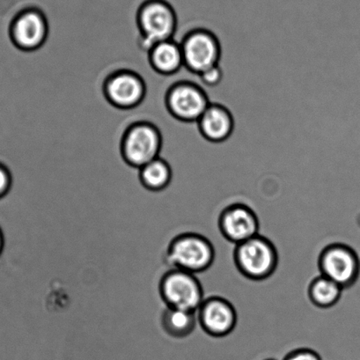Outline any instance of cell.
<instances>
[{
    "mask_svg": "<svg viewBox=\"0 0 360 360\" xmlns=\"http://www.w3.org/2000/svg\"><path fill=\"white\" fill-rule=\"evenodd\" d=\"M236 259L239 270L247 277L263 279L275 271L278 254L274 243L259 236L238 244Z\"/></svg>",
    "mask_w": 360,
    "mask_h": 360,
    "instance_id": "cell-6",
    "label": "cell"
},
{
    "mask_svg": "<svg viewBox=\"0 0 360 360\" xmlns=\"http://www.w3.org/2000/svg\"><path fill=\"white\" fill-rule=\"evenodd\" d=\"M342 292V286L323 275L314 279L309 289L311 300L321 307L334 306L340 299Z\"/></svg>",
    "mask_w": 360,
    "mask_h": 360,
    "instance_id": "cell-17",
    "label": "cell"
},
{
    "mask_svg": "<svg viewBox=\"0 0 360 360\" xmlns=\"http://www.w3.org/2000/svg\"><path fill=\"white\" fill-rule=\"evenodd\" d=\"M184 65L191 72L201 75L218 65L220 49L218 40L205 30H194L181 41Z\"/></svg>",
    "mask_w": 360,
    "mask_h": 360,
    "instance_id": "cell-9",
    "label": "cell"
},
{
    "mask_svg": "<svg viewBox=\"0 0 360 360\" xmlns=\"http://www.w3.org/2000/svg\"><path fill=\"white\" fill-rule=\"evenodd\" d=\"M5 247V237L4 233H3V231L1 227H0V256L3 253V250H4Z\"/></svg>",
    "mask_w": 360,
    "mask_h": 360,
    "instance_id": "cell-21",
    "label": "cell"
},
{
    "mask_svg": "<svg viewBox=\"0 0 360 360\" xmlns=\"http://www.w3.org/2000/svg\"><path fill=\"white\" fill-rule=\"evenodd\" d=\"M162 135L157 125L141 121L131 124L122 141V153L129 165L141 169L160 157Z\"/></svg>",
    "mask_w": 360,
    "mask_h": 360,
    "instance_id": "cell-4",
    "label": "cell"
},
{
    "mask_svg": "<svg viewBox=\"0 0 360 360\" xmlns=\"http://www.w3.org/2000/svg\"><path fill=\"white\" fill-rule=\"evenodd\" d=\"M198 313L202 328L217 337L230 333L236 326V310L231 303L219 297H205Z\"/></svg>",
    "mask_w": 360,
    "mask_h": 360,
    "instance_id": "cell-12",
    "label": "cell"
},
{
    "mask_svg": "<svg viewBox=\"0 0 360 360\" xmlns=\"http://www.w3.org/2000/svg\"><path fill=\"white\" fill-rule=\"evenodd\" d=\"M50 24L43 10L37 6H27L17 12L10 23V37L13 43L23 51L39 50L46 43Z\"/></svg>",
    "mask_w": 360,
    "mask_h": 360,
    "instance_id": "cell-5",
    "label": "cell"
},
{
    "mask_svg": "<svg viewBox=\"0 0 360 360\" xmlns=\"http://www.w3.org/2000/svg\"><path fill=\"white\" fill-rule=\"evenodd\" d=\"M166 104L174 117L184 122H198L210 106L204 91L192 82L174 84L167 91Z\"/></svg>",
    "mask_w": 360,
    "mask_h": 360,
    "instance_id": "cell-10",
    "label": "cell"
},
{
    "mask_svg": "<svg viewBox=\"0 0 360 360\" xmlns=\"http://www.w3.org/2000/svg\"><path fill=\"white\" fill-rule=\"evenodd\" d=\"M13 184L12 173L4 164L0 163V199L4 198L11 191Z\"/></svg>",
    "mask_w": 360,
    "mask_h": 360,
    "instance_id": "cell-18",
    "label": "cell"
},
{
    "mask_svg": "<svg viewBox=\"0 0 360 360\" xmlns=\"http://www.w3.org/2000/svg\"><path fill=\"white\" fill-rule=\"evenodd\" d=\"M198 124L205 138L213 142L225 141L229 137L233 127L232 115L229 111L217 104H210L199 119Z\"/></svg>",
    "mask_w": 360,
    "mask_h": 360,
    "instance_id": "cell-14",
    "label": "cell"
},
{
    "mask_svg": "<svg viewBox=\"0 0 360 360\" xmlns=\"http://www.w3.org/2000/svg\"><path fill=\"white\" fill-rule=\"evenodd\" d=\"M160 298L167 307L197 312L205 300L204 291L195 275L169 269L160 278Z\"/></svg>",
    "mask_w": 360,
    "mask_h": 360,
    "instance_id": "cell-3",
    "label": "cell"
},
{
    "mask_svg": "<svg viewBox=\"0 0 360 360\" xmlns=\"http://www.w3.org/2000/svg\"><path fill=\"white\" fill-rule=\"evenodd\" d=\"M285 360H321L320 356L309 349H300L290 355Z\"/></svg>",
    "mask_w": 360,
    "mask_h": 360,
    "instance_id": "cell-20",
    "label": "cell"
},
{
    "mask_svg": "<svg viewBox=\"0 0 360 360\" xmlns=\"http://www.w3.org/2000/svg\"><path fill=\"white\" fill-rule=\"evenodd\" d=\"M172 176L169 163L160 157L142 167L139 172L142 187L153 193L165 191L169 187Z\"/></svg>",
    "mask_w": 360,
    "mask_h": 360,
    "instance_id": "cell-16",
    "label": "cell"
},
{
    "mask_svg": "<svg viewBox=\"0 0 360 360\" xmlns=\"http://www.w3.org/2000/svg\"><path fill=\"white\" fill-rule=\"evenodd\" d=\"M139 44L146 52L162 41L173 39L176 33V8L167 0H145L137 9Z\"/></svg>",
    "mask_w": 360,
    "mask_h": 360,
    "instance_id": "cell-1",
    "label": "cell"
},
{
    "mask_svg": "<svg viewBox=\"0 0 360 360\" xmlns=\"http://www.w3.org/2000/svg\"><path fill=\"white\" fill-rule=\"evenodd\" d=\"M199 77H200L201 82L205 84V86H214L221 82L222 72L219 65H217L202 72L201 75H199Z\"/></svg>",
    "mask_w": 360,
    "mask_h": 360,
    "instance_id": "cell-19",
    "label": "cell"
},
{
    "mask_svg": "<svg viewBox=\"0 0 360 360\" xmlns=\"http://www.w3.org/2000/svg\"><path fill=\"white\" fill-rule=\"evenodd\" d=\"M104 94L115 107L131 110L144 101L146 82L141 75L132 70L119 69L105 80Z\"/></svg>",
    "mask_w": 360,
    "mask_h": 360,
    "instance_id": "cell-8",
    "label": "cell"
},
{
    "mask_svg": "<svg viewBox=\"0 0 360 360\" xmlns=\"http://www.w3.org/2000/svg\"><path fill=\"white\" fill-rule=\"evenodd\" d=\"M219 226L224 236L236 244L246 242L259 234V221L256 213L244 204H234L224 210Z\"/></svg>",
    "mask_w": 360,
    "mask_h": 360,
    "instance_id": "cell-11",
    "label": "cell"
},
{
    "mask_svg": "<svg viewBox=\"0 0 360 360\" xmlns=\"http://www.w3.org/2000/svg\"><path fill=\"white\" fill-rule=\"evenodd\" d=\"M321 275L337 283L342 288H349L360 276V250L345 244H333L321 254Z\"/></svg>",
    "mask_w": 360,
    "mask_h": 360,
    "instance_id": "cell-7",
    "label": "cell"
},
{
    "mask_svg": "<svg viewBox=\"0 0 360 360\" xmlns=\"http://www.w3.org/2000/svg\"><path fill=\"white\" fill-rule=\"evenodd\" d=\"M198 321L197 312L166 307L163 311L160 323L162 330L171 338L184 339L195 330Z\"/></svg>",
    "mask_w": 360,
    "mask_h": 360,
    "instance_id": "cell-15",
    "label": "cell"
},
{
    "mask_svg": "<svg viewBox=\"0 0 360 360\" xmlns=\"http://www.w3.org/2000/svg\"><path fill=\"white\" fill-rule=\"evenodd\" d=\"M148 56L150 64L159 75H176L184 65L181 44L174 39L157 44L149 51Z\"/></svg>",
    "mask_w": 360,
    "mask_h": 360,
    "instance_id": "cell-13",
    "label": "cell"
},
{
    "mask_svg": "<svg viewBox=\"0 0 360 360\" xmlns=\"http://www.w3.org/2000/svg\"><path fill=\"white\" fill-rule=\"evenodd\" d=\"M214 250L210 240L200 233H178L170 240L165 261L170 269L198 274L211 266Z\"/></svg>",
    "mask_w": 360,
    "mask_h": 360,
    "instance_id": "cell-2",
    "label": "cell"
}]
</instances>
